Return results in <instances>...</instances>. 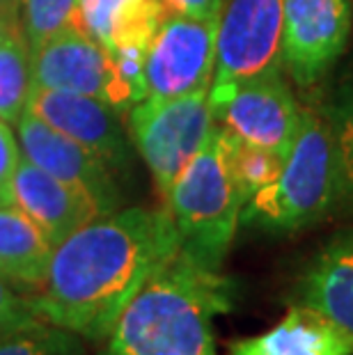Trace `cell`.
<instances>
[{
    "mask_svg": "<svg viewBox=\"0 0 353 355\" xmlns=\"http://www.w3.org/2000/svg\"><path fill=\"white\" fill-rule=\"evenodd\" d=\"M53 243L17 204H0V277L37 289L46 275Z\"/></svg>",
    "mask_w": 353,
    "mask_h": 355,
    "instance_id": "16",
    "label": "cell"
},
{
    "mask_svg": "<svg viewBox=\"0 0 353 355\" xmlns=\"http://www.w3.org/2000/svg\"><path fill=\"white\" fill-rule=\"evenodd\" d=\"M163 12L182 14V17L198 21H221L223 0H161Z\"/></svg>",
    "mask_w": 353,
    "mask_h": 355,
    "instance_id": "26",
    "label": "cell"
},
{
    "mask_svg": "<svg viewBox=\"0 0 353 355\" xmlns=\"http://www.w3.org/2000/svg\"><path fill=\"white\" fill-rule=\"evenodd\" d=\"M21 161V147L17 145L12 128L0 119V204H12V179Z\"/></svg>",
    "mask_w": 353,
    "mask_h": 355,
    "instance_id": "25",
    "label": "cell"
},
{
    "mask_svg": "<svg viewBox=\"0 0 353 355\" xmlns=\"http://www.w3.org/2000/svg\"><path fill=\"white\" fill-rule=\"evenodd\" d=\"M337 202V156L330 126L305 110L280 175L243 204L239 225L289 234L319 223Z\"/></svg>",
    "mask_w": 353,
    "mask_h": 355,
    "instance_id": "3",
    "label": "cell"
},
{
    "mask_svg": "<svg viewBox=\"0 0 353 355\" xmlns=\"http://www.w3.org/2000/svg\"><path fill=\"white\" fill-rule=\"evenodd\" d=\"M129 122L138 152L163 200L216 128L209 89L175 99H142L131 108Z\"/></svg>",
    "mask_w": 353,
    "mask_h": 355,
    "instance_id": "5",
    "label": "cell"
},
{
    "mask_svg": "<svg viewBox=\"0 0 353 355\" xmlns=\"http://www.w3.org/2000/svg\"><path fill=\"white\" fill-rule=\"evenodd\" d=\"M0 355H83V344L69 330L37 323L0 339Z\"/></svg>",
    "mask_w": 353,
    "mask_h": 355,
    "instance_id": "22",
    "label": "cell"
},
{
    "mask_svg": "<svg viewBox=\"0 0 353 355\" xmlns=\"http://www.w3.org/2000/svg\"><path fill=\"white\" fill-rule=\"evenodd\" d=\"M33 89L94 96L119 110L133 103L112 55L85 30L67 28L30 55Z\"/></svg>",
    "mask_w": 353,
    "mask_h": 355,
    "instance_id": "9",
    "label": "cell"
},
{
    "mask_svg": "<svg viewBox=\"0 0 353 355\" xmlns=\"http://www.w3.org/2000/svg\"><path fill=\"white\" fill-rule=\"evenodd\" d=\"M351 0H284L282 62L298 85H314L347 49Z\"/></svg>",
    "mask_w": 353,
    "mask_h": 355,
    "instance_id": "10",
    "label": "cell"
},
{
    "mask_svg": "<svg viewBox=\"0 0 353 355\" xmlns=\"http://www.w3.org/2000/svg\"><path fill=\"white\" fill-rule=\"evenodd\" d=\"M161 19V0H122L112 17L108 51L147 53Z\"/></svg>",
    "mask_w": 353,
    "mask_h": 355,
    "instance_id": "20",
    "label": "cell"
},
{
    "mask_svg": "<svg viewBox=\"0 0 353 355\" xmlns=\"http://www.w3.org/2000/svg\"><path fill=\"white\" fill-rule=\"evenodd\" d=\"M42 321L35 312L33 298L19 296L5 277H0V339L12 332L33 328Z\"/></svg>",
    "mask_w": 353,
    "mask_h": 355,
    "instance_id": "23",
    "label": "cell"
},
{
    "mask_svg": "<svg viewBox=\"0 0 353 355\" xmlns=\"http://www.w3.org/2000/svg\"><path fill=\"white\" fill-rule=\"evenodd\" d=\"M12 204H17L44 232L53 248L103 214L101 204L89 191L49 175L46 170L30 163L24 154L12 179Z\"/></svg>",
    "mask_w": 353,
    "mask_h": 355,
    "instance_id": "12",
    "label": "cell"
},
{
    "mask_svg": "<svg viewBox=\"0 0 353 355\" xmlns=\"http://www.w3.org/2000/svg\"><path fill=\"white\" fill-rule=\"evenodd\" d=\"M209 103L221 128L248 145L273 149L282 156H287L305 112L280 71L239 83Z\"/></svg>",
    "mask_w": 353,
    "mask_h": 355,
    "instance_id": "8",
    "label": "cell"
},
{
    "mask_svg": "<svg viewBox=\"0 0 353 355\" xmlns=\"http://www.w3.org/2000/svg\"><path fill=\"white\" fill-rule=\"evenodd\" d=\"M234 296L230 277L179 250L119 312L99 355H218L214 319Z\"/></svg>",
    "mask_w": 353,
    "mask_h": 355,
    "instance_id": "2",
    "label": "cell"
},
{
    "mask_svg": "<svg viewBox=\"0 0 353 355\" xmlns=\"http://www.w3.org/2000/svg\"><path fill=\"white\" fill-rule=\"evenodd\" d=\"M0 7H5V10H12V12H19L21 14V0H0Z\"/></svg>",
    "mask_w": 353,
    "mask_h": 355,
    "instance_id": "28",
    "label": "cell"
},
{
    "mask_svg": "<svg viewBox=\"0 0 353 355\" xmlns=\"http://www.w3.org/2000/svg\"><path fill=\"white\" fill-rule=\"evenodd\" d=\"M326 122L333 133L337 156V200L353 211V83L337 92Z\"/></svg>",
    "mask_w": 353,
    "mask_h": 355,
    "instance_id": "21",
    "label": "cell"
},
{
    "mask_svg": "<svg viewBox=\"0 0 353 355\" xmlns=\"http://www.w3.org/2000/svg\"><path fill=\"white\" fill-rule=\"evenodd\" d=\"M67 28H83L80 0H21V35L30 55Z\"/></svg>",
    "mask_w": 353,
    "mask_h": 355,
    "instance_id": "19",
    "label": "cell"
},
{
    "mask_svg": "<svg viewBox=\"0 0 353 355\" xmlns=\"http://www.w3.org/2000/svg\"><path fill=\"white\" fill-rule=\"evenodd\" d=\"M33 94V64L24 35L0 42V119L17 124Z\"/></svg>",
    "mask_w": 353,
    "mask_h": 355,
    "instance_id": "17",
    "label": "cell"
},
{
    "mask_svg": "<svg viewBox=\"0 0 353 355\" xmlns=\"http://www.w3.org/2000/svg\"><path fill=\"white\" fill-rule=\"evenodd\" d=\"M19 17H21L19 12L0 7V42L10 40L14 35H21V19Z\"/></svg>",
    "mask_w": 353,
    "mask_h": 355,
    "instance_id": "27",
    "label": "cell"
},
{
    "mask_svg": "<svg viewBox=\"0 0 353 355\" xmlns=\"http://www.w3.org/2000/svg\"><path fill=\"white\" fill-rule=\"evenodd\" d=\"M227 355H353V344L326 316L294 303L273 328L232 339Z\"/></svg>",
    "mask_w": 353,
    "mask_h": 355,
    "instance_id": "15",
    "label": "cell"
},
{
    "mask_svg": "<svg viewBox=\"0 0 353 355\" xmlns=\"http://www.w3.org/2000/svg\"><path fill=\"white\" fill-rule=\"evenodd\" d=\"M26 110L80 142L108 168H124L126 142L110 103L85 94L33 89Z\"/></svg>",
    "mask_w": 353,
    "mask_h": 355,
    "instance_id": "13",
    "label": "cell"
},
{
    "mask_svg": "<svg viewBox=\"0 0 353 355\" xmlns=\"http://www.w3.org/2000/svg\"><path fill=\"white\" fill-rule=\"evenodd\" d=\"M122 0H80V19L85 33L108 51L110 26Z\"/></svg>",
    "mask_w": 353,
    "mask_h": 355,
    "instance_id": "24",
    "label": "cell"
},
{
    "mask_svg": "<svg viewBox=\"0 0 353 355\" xmlns=\"http://www.w3.org/2000/svg\"><path fill=\"white\" fill-rule=\"evenodd\" d=\"M179 250L168 209L101 214L53 248L33 296L35 312L51 326L101 342L140 286Z\"/></svg>",
    "mask_w": 353,
    "mask_h": 355,
    "instance_id": "1",
    "label": "cell"
},
{
    "mask_svg": "<svg viewBox=\"0 0 353 355\" xmlns=\"http://www.w3.org/2000/svg\"><path fill=\"white\" fill-rule=\"evenodd\" d=\"M284 0H230L216 40V69L209 99L239 83L280 71Z\"/></svg>",
    "mask_w": 353,
    "mask_h": 355,
    "instance_id": "6",
    "label": "cell"
},
{
    "mask_svg": "<svg viewBox=\"0 0 353 355\" xmlns=\"http://www.w3.org/2000/svg\"><path fill=\"white\" fill-rule=\"evenodd\" d=\"M216 40L218 21L163 12L145 55V99H175L212 87Z\"/></svg>",
    "mask_w": 353,
    "mask_h": 355,
    "instance_id": "7",
    "label": "cell"
},
{
    "mask_svg": "<svg viewBox=\"0 0 353 355\" xmlns=\"http://www.w3.org/2000/svg\"><path fill=\"white\" fill-rule=\"evenodd\" d=\"M165 204L179 234L182 252L202 266L221 270L243 209L227 165L221 126L214 128L205 147L179 172Z\"/></svg>",
    "mask_w": 353,
    "mask_h": 355,
    "instance_id": "4",
    "label": "cell"
},
{
    "mask_svg": "<svg viewBox=\"0 0 353 355\" xmlns=\"http://www.w3.org/2000/svg\"><path fill=\"white\" fill-rule=\"evenodd\" d=\"M21 154L37 168L46 170L62 181L83 186L94 195V200L101 204L103 214L117 211L119 191L112 181L110 168L94 152L83 147L69 135H64L58 128L49 126L33 112H24L17 122Z\"/></svg>",
    "mask_w": 353,
    "mask_h": 355,
    "instance_id": "11",
    "label": "cell"
},
{
    "mask_svg": "<svg viewBox=\"0 0 353 355\" xmlns=\"http://www.w3.org/2000/svg\"><path fill=\"white\" fill-rule=\"evenodd\" d=\"M225 133V152H227V165L232 172V179L239 188L243 204L259 193L261 188L273 184L275 177L280 175L284 156L273 152V149L248 145V142L234 138L232 133Z\"/></svg>",
    "mask_w": 353,
    "mask_h": 355,
    "instance_id": "18",
    "label": "cell"
},
{
    "mask_svg": "<svg viewBox=\"0 0 353 355\" xmlns=\"http://www.w3.org/2000/svg\"><path fill=\"white\" fill-rule=\"evenodd\" d=\"M296 303L326 316L353 344V230L335 234L312 257L298 279Z\"/></svg>",
    "mask_w": 353,
    "mask_h": 355,
    "instance_id": "14",
    "label": "cell"
}]
</instances>
